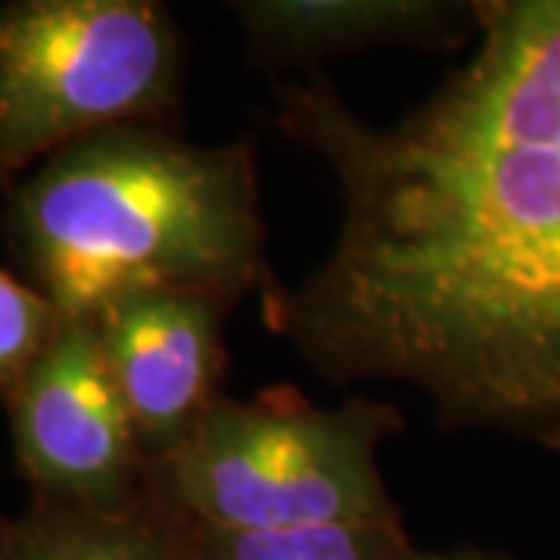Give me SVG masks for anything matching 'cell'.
<instances>
[{
  "label": "cell",
  "mask_w": 560,
  "mask_h": 560,
  "mask_svg": "<svg viewBox=\"0 0 560 560\" xmlns=\"http://www.w3.org/2000/svg\"><path fill=\"white\" fill-rule=\"evenodd\" d=\"M10 237L62 318L160 290L234 308L278 287L253 143L202 147L168 125L109 128L40 162L13 190Z\"/></svg>",
  "instance_id": "obj_1"
},
{
  "label": "cell",
  "mask_w": 560,
  "mask_h": 560,
  "mask_svg": "<svg viewBox=\"0 0 560 560\" xmlns=\"http://www.w3.org/2000/svg\"><path fill=\"white\" fill-rule=\"evenodd\" d=\"M180 88L184 38L156 0L3 3L0 180L109 128L165 125Z\"/></svg>",
  "instance_id": "obj_3"
},
{
  "label": "cell",
  "mask_w": 560,
  "mask_h": 560,
  "mask_svg": "<svg viewBox=\"0 0 560 560\" xmlns=\"http://www.w3.org/2000/svg\"><path fill=\"white\" fill-rule=\"evenodd\" d=\"M415 560H508V558H501V555H489V551H480V548H458V551H430V555L418 551V558Z\"/></svg>",
  "instance_id": "obj_10"
},
{
  "label": "cell",
  "mask_w": 560,
  "mask_h": 560,
  "mask_svg": "<svg viewBox=\"0 0 560 560\" xmlns=\"http://www.w3.org/2000/svg\"><path fill=\"white\" fill-rule=\"evenodd\" d=\"M405 430L393 401L352 396L337 408L290 386L215 399L197 430L150 460V492L175 514L219 529H308L401 521L381 445Z\"/></svg>",
  "instance_id": "obj_2"
},
{
  "label": "cell",
  "mask_w": 560,
  "mask_h": 560,
  "mask_svg": "<svg viewBox=\"0 0 560 560\" xmlns=\"http://www.w3.org/2000/svg\"><path fill=\"white\" fill-rule=\"evenodd\" d=\"M259 66H308L374 47H448L480 3L452 0H237L228 7Z\"/></svg>",
  "instance_id": "obj_6"
},
{
  "label": "cell",
  "mask_w": 560,
  "mask_h": 560,
  "mask_svg": "<svg viewBox=\"0 0 560 560\" xmlns=\"http://www.w3.org/2000/svg\"><path fill=\"white\" fill-rule=\"evenodd\" d=\"M7 408L35 499L116 511L150 492V460L94 318L62 320Z\"/></svg>",
  "instance_id": "obj_4"
},
{
  "label": "cell",
  "mask_w": 560,
  "mask_h": 560,
  "mask_svg": "<svg viewBox=\"0 0 560 560\" xmlns=\"http://www.w3.org/2000/svg\"><path fill=\"white\" fill-rule=\"evenodd\" d=\"M194 560H415L401 521L340 523L308 529H219L194 523Z\"/></svg>",
  "instance_id": "obj_8"
},
{
  "label": "cell",
  "mask_w": 560,
  "mask_h": 560,
  "mask_svg": "<svg viewBox=\"0 0 560 560\" xmlns=\"http://www.w3.org/2000/svg\"><path fill=\"white\" fill-rule=\"evenodd\" d=\"M60 308L40 293L0 268V399L13 389L54 342L62 327Z\"/></svg>",
  "instance_id": "obj_9"
},
{
  "label": "cell",
  "mask_w": 560,
  "mask_h": 560,
  "mask_svg": "<svg viewBox=\"0 0 560 560\" xmlns=\"http://www.w3.org/2000/svg\"><path fill=\"white\" fill-rule=\"evenodd\" d=\"M0 560H194V526L153 492L116 511L32 499L0 517Z\"/></svg>",
  "instance_id": "obj_7"
},
{
  "label": "cell",
  "mask_w": 560,
  "mask_h": 560,
  "mask_svg": "<svg viewBox=\"0 0 560 560\" xmlns=\"http://www.w3.org/2000/svg\"><path fill=\"white\" fill-rule=\"evenodd\" d=\"M228 305L202 293H138L97 315L103 352L147 460L178 448L221 393Z\"/></svg>",
  "instance_id": "obj_5"
}]
</instances>
